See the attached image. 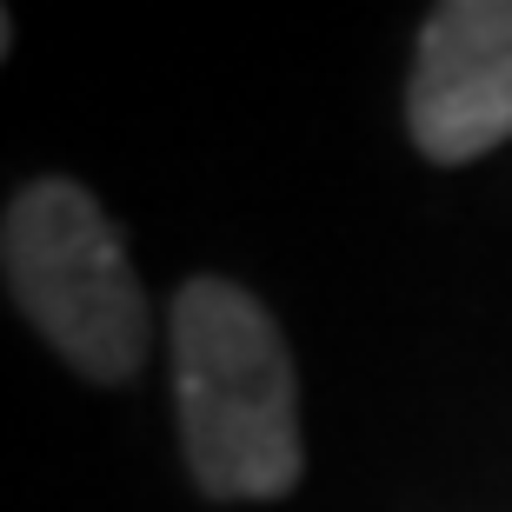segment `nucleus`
<instances>
[{
	"label": "nucleus",
	"instance_id": "2",
	"mask_svg": "<svg viewBox=\"0 0 512 512\" xmlns=\"http://www.w3.org/2000/svg\"><path fill=\"white\" fill-rule=\"evenodd\" d=\"M0 280L20 320L80 380L120 386L147 366L153 306L127 260L120 227L67 173L20 187L0 213Z\"/></svg>",
	"mask_w": 512,
	"mask_h": 512
},
{
	"label": "nucleus",
	"instance_id": "1",
	"mask_svg": "<svg viewBox=\"0 0 512 512\" xmlns=\"http://www.w3.org/2000/svg\"><path fill=\"white\" fill-rule=\"evenodd\" d=\"M173 406L187 473L207 499L253 506L300 486V373L280 320L240 280L200 273L173 293Z\"/></svg>",
	"mask_w": 512,
	"mask_h": 512
},
{
	"label": "nucleus",
	"instance_id": "3",
	"mask_svg": "<svg viewBox=\"0 0 512 512\" xmlns=\"http://www.w3.org/2000/svg\"><path fill=\"white\" fill-rule=\"evenodd\" d=\"M406 127L439 167L512 140V0H446L426 14L406 80Z\"/></svg>",
	"mask_w": 512,
	"mask_h": 512
},
{
	"label": "nucleus",
	"instance_id": "4",
	"mask_svg": "<svg viewBox=\"0 0 512 512\" xmlns=\"http://www.w3.org/2000/svg\"><path fill=\"white\" fill-rule=\"evenodd\" d=\"M7 40H14V20H7V7H0V60H7Z\"/></svg>",
	"mask_w": 512,
	"mask_h": 512
}]
</instances>
